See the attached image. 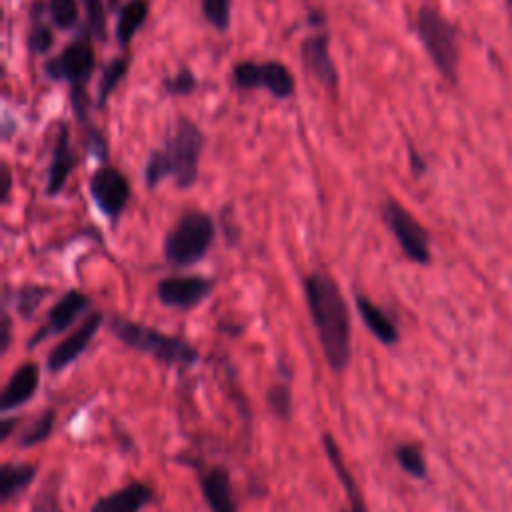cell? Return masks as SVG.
Returning <instances> with one entry per match:
<instances>
[{
    "label": "cell",
    "mask_w": 512,
    "mask_h": 512,
    "mask_svg": "<svg viewBox=\"0 0 512 512\" xmlns=\"http://www.w3.org/2000/svg\"><path fill=\"white\" fill-rule=\"evenodd\" d=\"M50 292V288L46 286H38V284H30V286H24L16 292V298H14V304L18 308V312L28 318L30 314L36 312V308L40 306V302L46 298V294Z\"/></svg>",
    "instance_id": "cell-25"
},
{
    "label": "cell",
    "mask_w": 512,
    "mask_h": 512,
    "mask_svg": "<svg viewBox=\"0 0 512 512\" xmlns=\"http://www.w3.org/2000/svg\"><path fill=\"white\" fill-rule=\"evenodd\" d=\"M410 164H412V170L416 172V174H422L424 170H426V162L420 158V154L416 152V150H412L410 148Z\"/></svg>",
    "instance_id": "cell-34"
},
{
    "label": "cell",
    "mask_w": 512,
    "mask_h": 512,
    "mask_svg": "<svg viewBox=\"0 0 512 512\" xmlns=\"http://www.w3.org/2000/svg\"><path fill=\"white\" fill-rule=\"evenodd\" d=\"M38 466L30 462H4L0 468V496L2 502H10L14 496L24 492L36 478Z\"/></svg>",
    "instance_id": "cell-19"
},
{
    "label": "cell",
    "mask_w": 512,
    "mask_h": 512,
    "mask_svg": "<svg viewBox=\"0 0 512 512\" xmlns=\"http://www.w3.org/2000/svg\"><path fill=\"white\" fill-rule=\"evenodd\" d=\"M232 78L236 86L240 88H264L276 98H288L294 92L296 80L292 72L278 60H268V62H254V60H244L234 64Z\"/></svg>",
    "instance_id": "cell-7"
},
{
    "label": "cell",
    "mask_w": 512,
    "mask_h": 512,
    "mask_svg": "<svg viewBox=\"0 0 512 512\" xmlns=\"http://www.w3.org/2000/svg\"><path fill=\"white\" fill-rule=\"evenodd\" d=\"M40 384V366L36 362L20 364L4 384L0 394V412L6 416L8 412L24 406L36 394Z\"/></svg>",
    "instance_id": "cell-13"
},
{
    "label": "cell",
    "mask_w": 512,
    "mask_h": 512,
    "mask_svg": "<svg viewBox=\"0 0 512 512\" xmlns=\"http://www.w3.org/2000/svg\"><path fill=\"white\" fill-rule=\"evenodd\" d=\"M266 400H268V406L272 408V412L286 420L290 418L292 414V396H290V386L288 384H272L266 392Z\"/></svg>",
    "instance_id": "cell-26"
},
{
    "label": "cell",
    "mask_w": 512,
    "mask_h": 512,
    "mask_svg": "<svg viewBox=\"0 0 512 512\" xmlns=\"http://www.w3.org/2000/svg\"><path fill=\"white\" fill-rule=\"evenodd\" d=\"M304 296L330 370H346L352 356L350 314L338 284L324 272H312L304 278Z\"/></svg>",
    "instance_id": "cell-1"
},
{
    "label": "cell",
    "mask_w": 512,
    "mask_h": 512,
    "mask_svg": "<svg viewBox=\"0 0 512 512\" xmlns=\"http://www.w3.org/2000/svg\"><path fill=\"white\" fill-rule=\"evenodd\" d=\"M212 286L206 276H166L156 284V296L168 308L190 310L208 298Z\"/></svg>",
    "instance_id": "cell-10"
},
{
    "label": "cell",
    "mask_w": 512,
    "mask_h": 512,
    "mask_svg": "<svg viewBox=\"0 0 512 512\" xmlns=\"http://www.w3.org/2000/svg\"><path fill=\"white\" fill-rule=\"evenodd\" d=\"M108 328L122 344L142 354H148L164 366L192 368L200 358L198 350L184 338L160 332L152 326L128 320L124 316H112Z\"/></svg>",
    "instance_id": "cell-3"
},
{
    "label": "cell",
    "mask_w": 512,
    "mask_h": 512,
    "mask_svg": "<svg viewBox=\"0 0 512 512\" xmlns=\"http://www.w3.org/2000/svg\"><path fill=\"white\" fill-rule=\"evenodd\" d=\"M90 306V298L80 290H68L48 312L46 322L32 334L26 348H36L48 336L64 332L86 308Z\"/></svg>",
    "instance_id": "cell-12"
},
{
    "label": "cell",
    "mask_w": 512,
    "mask_h": 512,
    "mask_svg": "<svg viewBox=\"0 0 512 512\" xmlns=\"http://www.w3.org/2000/svg\"><path fill=\"white\" fill-rule=\"evenodd\" d=\"M394 458L398 462V466L412 478L416 480H424L428 476V466H426V458L424 452L418 444L412 442H402L394 448Z\"/></svg>",
    "instance_id": "cell-21"
},
{
    "label": "cell",
    "mask_w": 512,
    "mask_h": 512,
    "mask_svg": "<svg viewBox=\"0 0 512 512\" xmlns=\"http://www.w3.org/2000/svg\"><path fill=\"white\" fill-rule=\"evenodd\" d=\"M356 310L360 314V320L364 322V326L372 332V336L384 344V346H392L398 342L400 334H398V328L396 324L390 320V316L380 308L376 306L370 298L358 294L356 296Z\"/></svg>",
    "instance_id": "cell-18"
},
{
    "label": "cell",
    "mask_w": 512,
    "mask_h": 512,
    "mask_svg": "<svg viewBox=\"0 0 512 512\" xmlns=\"http://www.w3.org/2000/svg\"><path fill=\"white\" fill-rule=\"evenodd\" d=\"M154 492L146 482H128L118 490H112L100 496L90 512H140L150 500Z\"/></svg>",
    "instance_id": "cell-15"
},
{
    "label": "cell",
    "mask_w": 512,
    "mask_h": 512,
    "mask_svg": "<svg viewBox=\"0 0 512 512\" xmlns=\"http://www.w3.org/2000/svg\"><path fill=\"white\" fill-rule=\"evenodd\" d=\"M10 344V316L4 312L2 316V340H0V352H6Z\"/></svg>",
    "instance_id": "cell-33"
},
{
    "label": "cell",
    "mask_w": 512,
    "mask_h": 512,
    "mask_svg": "<svg viewBox=\"0 0 512 512\" xmlns=\"http://www.w3.org/2000/svg\"><path fill=\"white\" fill-rule=\"evenodd\" d=\"M506 4H508V6H510V8H512V0H506Z\"/></svg>",
    "instance_id": "cell-35"
},
{
    "label": "cell",
    "mask_w": 512,
    "mask_h": 512,
    "mask_svg": "<svg viewBox=\"0 0 512 512\" xmlns=\"http://www.w3.org/2000/svg\"><path fill=\"white\" fill-rule=\"evenodd\" d=\"M16 424H18L16 418H10V416H4V418H2V422H0V440H2V442L8 440V436L14 432Z\"/></svg>",
    "instance_id": "cell-32"
},
{
    "label": "cell",
    "mask_w": 512,
    "mask_h": 512,
    "mask_svg": "<svg viewBox=\"0 0 512 512\" xmlns=\"http://www.w3.org/2000/svg\"><path fill=\"white\" fill-rule=\"evenodd\" d=\"M204 18L216 28L226 30L230 24V0H200Z\"/></svg>",
    "instance_id": "cell-27"
},
{
    "label": "cell",
    "mask_w": 512,
    "mask_h": 512,
    "mask_svg": "<svg viewBox=\"0 0 512 512\" xmlns=\"http://www.w3.org/2000/svg\"><path fill=\"white\" fill-rule=\"evenodd\" d=\"M52 46V30L34 16V26L28 36V48L32 54H46Z\"/></svg>",
    "instance_id": "cell-30"
},
{
    "label": "cell",
    "mask_w": 512,
    "mask_h": 512,
    "mask_svg": "<svg viewBox=\"0 0 512 512\" xmlns=\"http://www.w3.org/2000/svg\"><path fill=\"white\" fill-rule=\"evenodd\" d=\"M206 138L196 122L180 116L166 144L146 160L144 180L150 188L158 186L164 178L172 176L178 188H190L198 178V162Z\"/></svg>",
    "instance_id": "cell-2"
},
{
    "label": "cell",
    "mask_w": 512,
    "mask_h": 512,
    "mask_svg": "<svg viewBox=\"0 0 512 512\" xmlns=\"http://www.w3.org/2000/svg\"><path fill=\"white\" fill-rule=\"evenodd\" d=\"M214 240V222L202 210H190L164 238V258L178 268L200 262Z\"/></svg>",
    "instance_id": "cell-4"
},
{
    "label": "cell",
    "mask_w": 512,
    "mask_h": 512,
    "mask_svg": "<svg viewBox=\"0 0 512 512\" xmlns=\"http://www.w3.org/2000/svg\"><path fill=\"white\" fill-rule=\"evenodd\" d=\"M162 86L172 96H184V94H190L196 88V78H194V74L190 70L184 68V70H180V72H176L172 76H166L162 80Z\"/></svg>",
    "instance_id": "cell-29"
},
{
    "label": "cell",
    "mask_w": 512,
    "mask_h": 512,
    "mask_svg": "<svg viewBox=\"0 0 512 512\" xmlns=\"http://www.w3.org/2000/svg\"><path fill=\"white\" fill-rule=\"evenodd\" d=\"M46 76L52 80H66L72 88H84L94 70V50L86 38L70 42L56 58L48 60Z\"/></svg>",
    "instance_id": "cell-9"
},
{
    "label": "cell",
    "mask_w": 512,
    "mask_h": 512,
    "mask_svg": "<svg viewBox=\"0 0 512 512\" xmlns=\"http://www.w3.org/2000/svg\"><path fill=\"white\" fill-rule=\"evenodd\" d=\"M416 34L438 72L446 80L456 82L460 50L454 24L446 20L438 10L422 6L416 14Z\"/></svg>",
    "instance_id": "cell-5"
},
{
    "label": "cell",
    "mask_w": 512,
    "mask_h": 512,
    "mask_svg": "<svg viewBox=\"0 0 512 512\" xmlns=\"http://www.w3.org/2000/svg\"><path fill=\"white\" fill-rule=\"evenodd\" d=\"M126 70H128V62L126 58H118V60H112L110 64H106V68L102 70L100 74V80H98V94H96V102L98 106H104L108 96L116 90V86L120 84V80L126 76Z\"/></svg>",
    "instance_id": "cell-23"
},
{
    "label": "cell",
    "mask_w": 512,
    "mask_h": 512,
    "mask_svg": "<svg viewBox=\"0 0 512 512\" xmlns=\"http://www.w3.org/2000/svg\"><path fill=\"white\" fill-rule=\"evenodd\" d=\"M148 16V2L146 0H130L118 16L116 22V38L122 46L130 44V40L134 38V34L140 30V26L144 24Z\"/></svg>",
    "instance_id": "cell-20"
},
{
    "label": "cell",
    "mask_w": 512,
    "mask_h": 512,
    "mask_svg": "<svg viewBox=\"0 0 512 512\" xmlns=\"http://www.w3.org/2000/svg\"><path fill=\"white\" fill-rule=\"evenodd\" d=\"M382 220L394 234L406 258L416 264L430 262V236L426 228L396 200H386L382 206Z\"/></svg>",
    "instance_id": "cell-6"
},
{
    "label": "cell",
    "mask_w": 512,
    "mask_h": 512,
    "mask_svg": "<svg viewBox=\"0 0 512 512\" xmlns=\"http://www.w3.org/2000/svg\"><path fill=\"white\" fill-rule=\"evenodd\" d=\"M32 512H62L58 506V498L54 494H40L36 504L32 506Z\"/></svg>",
    "instance_id": "cell-31"
},
{
    "label": "cell",
    "mask_w": 512,
    "mask_h": 512,
    "mask_svg": "<svg viewBox=\"0 0 512 512\" xmlns=\"http://www.w3.org/2000/svg\"><path fill=\"white\" fill-rule=\"evenodd\" d=\"M300 54H302V66L326 88H336L338 86V70L336 64L330 56L328 50V36L326 34H314L308 36L302 46H300Z\"/></svg>",
    "instance_id": "cell-14"
},
{
    "label": "cell",
    "mask_w": 512,
    "mask_h": 512,
    "mask_svg": "<svg viewBox=\"0 0 512 512\" xmlns=\"http://www.w3.org/2000/svg\"><path fill=\"white\" fill-rule=\"evenodd\" d=\"M322 448H324L326 458H328V462H330V466H332L336 478L340 480V484L346 492V498H348V506L342 508L340 512H368L364 496H362L352 472L348 470V466L344 462V456L340 452V446H338V442L334 440L332 434H328V432L322 434Z\"/></svg>",
    "instance_id": "cell-16"
},
{
    "label": "cell",
    "mask_w": 512,
    "mask_h": 512,
    "mask_svg": "<svg viewBox=\"0 0 512 512\" xmlns=\"http://www.w3.org/2000/svg\"><path fill=\"white\" fill-rule=\"evenodd\" d=\"M88 188L98 210L110 222H116L130 198L128 178L114 166H102L90 176Z\"/></svg>",
    "instance_id": "cell-8"
},
{
    "label": "cell",
    "mask_w": 512,
    "mask_h": 512,
    "mask_svg": "<svg viewBox=\"0 0 512 512\" xmlns=\"http://www.w3.org/2000/svg\"><path fill=\"white\" fill-rule=\"evenodd\" d=\"M50 22L62 30L72 28L78 22V2L76 0H48Z\"/></svg>",
    "instance_id": "cell-24"
},
{
    "label": "cell",
    "mask_w": 512,
    "mask_h": 512,
    "mask_svg": "<svg viewBox=\"0 0 512 512\" xmlns=\"http://www.w3.org/2000/svg\"><path fill=\"white\" fill-rule=\"evenodd\" d=\"M74 166V152L70 146V134H68V124H60L58 136H56V144H54V152L50 158V166H48V180H46V194L56 196Z\"/></svg>",
    "instance_id": "cell-17"
},
{
    "label": "cell",
    "mask_w": 512,
    "mask_h": 512,
    "mask_svg": "<svg viewBox=\"0 0 512 512\" xmlns=\"http://www.w3.org/2000/svg\"><path fill=\"white\" fill-rule=\"evenodd\" d=\"M86 12V20L88 26L92 30V34L96 36V40L104 42L106 40V10H104V2L102 0H80Z\"/></svg>",
    "instance_id": "cell-28"
},
{
    "label": "cell",
    "mask_w": 512,
    "mask_h": 512,
    "mask_svg": "<svg viewBox=\"0 0 512 512\" xmlns=\"http://www.w3.org/2000/svg\"><path fill=\"white\" fill-rule=\"evenodd\" d=\"M104 316L100 312H92L70 336H66L64 340H60L48 354L46 358V368L52 374H58L62 370H66L92 342V338L96 336L100 324H102Z\"/></svg>",
    "instance_id": "cell-11"
},
{
    "label": "cell",
    "mask_w": 512,
    "mask_h": 512,
    "mask_svg": "<svg viewBox=\"0 0 512 512\" xmlns=\"http://www.w3.org/2000/svg\"><path fill=\"white\" fill-rule=\"evenodd\" d=\"M54 420H56V414H54L52 408L42 410V412L34 418V422L20 434L18 446H20V448H32V446L44 442V440L52 434V430H54Z\"/></svg>",
    "instance_id": "cell-22"
}]
</instances>
